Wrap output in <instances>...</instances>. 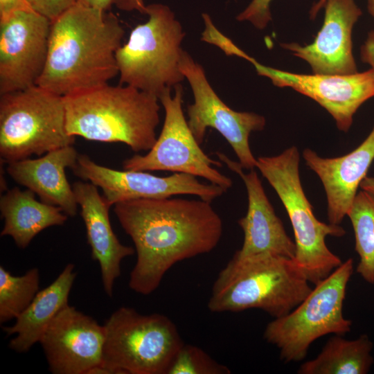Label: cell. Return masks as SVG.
Returning a JSON list of instances; mask_svg holds the SVG:
<instances>
[{"label": "cell", "mask_w": 374, "mask_h": 374, "mask_svg": "<svg viewBox=\"0 0 374 374\" xmlns=\"http://www.w3.org/2000/svg\"><path fill=\"white\" fill-rule=\"evenodd\" d=\"M114 206L135 247L136 262L129 287L140 294L157 290L177 262L213 250L222 237L220 216L202 199L142 198Z\"/></svg>", "instance_id": "1"}, {"label": "cell", "mask_w": 374, "mask_h": 374, "mask_svg": "<svg viewBox=\"0 0 374 374\" xmlns=\"http://www.w3.org/2000/svg\"><path fill=\"white\" fill-rule=\"evenodd\" d=\"M124 33L112 13L77 2L51 21L37 85L65 96L107 84L118 74L116 53Z\"/></svg>", "instance_id": "2"}, {"label": "cell", "mask_w": 374, "mask_h": 374, "mask_svg": "<svg viewBox=\"0 0 374 374\" xmlns=\"http://www.w3.org/2000/svg\"><path fill=\"white\" fill-rule=\"evenodd\" d=\"M69 135L149 151L157 141L159 98L126 84H107L63 96Z\"/></svg>", "instance_id": "3"}, {"label": "cell", "mask_w": 374, "mask_h": 374, "mask_svg": "<svg viewBox=\"0 0 374 374\" xmlns=\"http://www.w3.org/2000/svg\"><path fill=\"white\" fill-rule=\"evenodd\" d=\"M294 259L275 256H233L219 272L208 302L213 312L257 308L274 318L286 315L312 291Z\"/></svg>", "instance_id": "4"}, {"label": "cell", "mask_w": 374, "mask_h": 374, "mask_svg": "<svg viewBox=\"0 0 374 374\" xmlns=\"http://www.w3.org/2000/svg\"><path fill=\"white\" fill-rule=\"evenodd\" d=\"M256 159V168L276 190L290 217L296 247L294 260L310 283L316 285L342 263L328 248L326 236L341 237L346 231L339 224L319 221L314 215L301 186L296 147Z\"/></svg>", "instance_id": "5"}, {"label": "cell", "mask_w": 374, "mask_h": 374, "mask_svg": "<svg viewBox=\"0 0 374 374\" xmlns=\"http://www.w3.org/2000/svg\"><path fill=\"white\" fill-rule=\"evenodd\" d=\"M148 20L136 26L116 53L119 84L134 87L158 98L185 78L179 67L185 36L169 7L146 6Z\"/></svg>", "instance_id": "6"}, {"label": "cell", "mask_w": 374, "mask_h": 374, "mask_svg": "<svg viewBox=\"0 0 374 374\" xmlns=\"http://www.w3.org/2000/svg\"><path fill=\"white\" fill-rule=\"evenodd\" d=\"M103 327L101 365L110 373L167 374L184 344L175 324L161 314L122 306Z\"/></svg>", "instance_id": "7"}, {"label": "cell", "mask_w": 374, "mask_h": 374, "mask_svg": "<svg viewBox=\"0 0 374 374\" xmlns=\"http://www.w3.org/2000/svg\"><path fill=\"white\" fill-rule=\"evenodd\" d=\"M63 96L38 85L1 94L0 154L3 161L27 159L72 145Z\"/></svg>", "instance_id": "8"}, {"label": "cell", "mask_w": 374, "mask_h": 374, "mask_svg": "<svg viewBox=\"0 0 374 374\" xmlns=\"http://www.w3.org/2000/svg\"><path fill=\"white\" fill-rule=\"evenodd\" d=\"M353 271V260L349 258L316 284L290 312L267 325L264 339L278 348L282 361H301L317 339L350 331L352 321L344 318L343 305Z\"/></svg>", "instance_id": "9"}, {"label": "cell", "mask_w": 374, "mask_h": 374, "mask_svg": "<svg viewBox=\"0 0 374 374\" xmlns=\"http://www.w3.org/2000/svg\"><path fill=\"white\" fill-rule=\"evenodd\" d=\"M166 89L159 100L165 109V120L159 136L145 155L135 154L123 163L124 170H159L186 173L204 178L227 190L231 179L213 166L221 163L211 159L200 148L190 131L183 109V87L179 84Z\"/></svg>", "instance_id": "10"}, {"label": "cell", "mask_w": 374, "mask_h": 374, "mask_svg": "<svg viewBox=\"0 0 374 374\" xmlns=\"http://www.w3.org/2000/svg\"><path fill=\"white\" fill-rule=\"evenodd\" d=\"M179 67L190 85L194 103L188 106V125L197 143L201 145L206 129L216 130L233 148L243 168H256L257 159L249 146L252 132L264 129V116L253 112H236L228 107L209 84L203 67L185 51Z\"/></svg>", "instance_id": "11"}, {"label": "cell", "mask_w": 374, "mask_h": 374, "mask_svg": "<svg viewBox=\"0 0 374 374\" xmlns=\"http://www.w3.org/2000/svg\"><path fill=\"white\" fill-rule=\"evenodd\" d=\"M51 26L33 10L0 21V95L37 85L47 60Z\"/></svg>", "instance_id": "12"}, {"label": "cell", "mask_w": 374, "mask_h": 374, "mask_svg": "<svg viewBox=\"0 0 374 374\" xmlns=\"http://www.w3.org/2000/svg\"><path fill=\"white\" fill-rule=\"evenodd\" d=\"M71 169L75 176L100 187L111 206L123 201L177 195H196L211 202L226 191L217 185L202 183L197 177L186 173L159 177L144 171L112 169L95 163L87 154H78Z\"/></svg>", "instance_id": "13"}, {"label": "cell", "mask_w": 374, "mask_h": 374, "mask_svg": "<svg viewBox=\"0 0 374 374\" xmlns=\"http://www.w3.org/2000/svg\"><path fill=\"white\" fill-rule=\"evenodd\" d=\"M257 73L278 87H290L313 99L335 120L337 127L347 132L358 108L374 96V69L350 75L299 74L265 66L254 58Z\"/></svg>", "instance_id": "14"}, {"label": "cell", "mask_w": 374, "mask_h": 374, "mask_svg": "<svg viewBox=\"0 0 374 374\" xmlns=\"http://www.w3.org/2000/svg\"><path fill=\"white\" fill-rule=\"evenodd\" d=\"M103 326L69 304L53 318L39 343L53 374H89L102 363Z\"/></svg>", "instance_id": "15"}, {"label": "cell", "mask_w": 374, "mask_h": 374, "mask_svg": "<svg viewBox=\"0 0 374 374\" xmlns=\"http://www.w3.org/2000/svg\"><path fill=\"white\" fill-rule=\"evenodd\" d=\"M324 21L312 43L281 46L306 61L314 74L350 75L357 72L353 55L352 30L362 15L354 0H326Z\"/></svg>", "instance_id": "16"}, {"label": "cell", "mask_w": 374, "mask_h": 374, "mask_svg": "<svg viewBox=\"0 0 374 374\" xmlns=\"http://www.w3.org/2000/svg\"><path fill=\"white\" fill-rule=\"evenodd\" d=\"M218 159L244 183L248 197L247 212L238 220L244 232V241L235 256L248 257L258 255H275L295 258L296 244L287 235L283 224L275 213L254 169L245 173L238 161L217 152Z\"/></svg>", "instance_id": "17"}, {"label": "cell", "mask_w": 374, "mask_h": 374, "mask_svg": "<svg viewBox=\"0 0 374 374\" xmlns=\"http://www.w3.org/2000/svg\"><path fill=\"white\" fill-rule=\"evenodd\" d=\"M303 157L323 185L329 222L339 224L347 215L357 188L374 159V127L361 145L346 155L323 158L306 148Z\"/></svg>", "instance_id": "18"}, {"label": "cell", "mask_w": 374, "mask_h": 374, "mask_svg": "<svg viewBox=\"0 0 374 374\" xmlns=\"http://www.w3.org/2000/svg\"><path fill=\"white\" fill-rule=\"evenodd\" d=\"M72 188L80 206L91 257L98 262L104 290L112 296L114 283L121 276V261L133 255L135 250L118 240L110 223L111 206L100 195L96 186L91 182L77 181Z\"/></svg>", "instance_id": "19"}, {"label": "cell", "mask_w": 374, "mask_h": 374, "mask_svg": "<svg viewBox=\"0 0 374 374\" xmlns=\"http://www.w3.org/2000/svg\"><path fill=\"white\" fill-rule=\"evenodd\" d=\"M78 154L72 145H69L38 159L8 163L7 172L16 182L37 195L42 202L58 206L66 215L73 217L78 204L65 169L71 168Z\"/></svg>", "instance_id": "20"}, {"label": "cell", "mask_w": 374, "mask_h": 374, "mask_svg": "<svg viewBox=\"0 0 374 374\" xmlns=\"http://www.w3.org/2000/svg\"><path fill=\"white\" fill-rule=\"evenodd\" d=\"M74 265L69 263L48 286L39 291L29 305L11 326L3 327L7 336L15 335L9 342L10 349L26 353L39 342L44 332L64 306L76 277Z\"/></svg>", "instance_id": "21"}, {"label": "cell", "mask_w": 374, "mask_h": 374, "mask_svg": "<svg viewBox=\"0 0 374 374\" xmlns=\"http://www.w3.org/2000/svg\"><path fill=\"white\" fill-rule=\"evenodd\" d=\"M30 189L12 188L0 199V211L4 220L1 236H10L16 245L25 249L44 229L64 224L68 215L56 206L38 202Z\"/></svg>", "instance_id": "22"}, {"label": "cell", "mask_w": 374, "mask_h": 374, "mask_svg": "<svg viewBox=\"0 0 374 374\" xmlns=\"http://www.w3.org/2000/svg\"><path fill=\"white\" fill-rule=\"evenodd\" d=\"M335 335L331 337L314 359L303 363L299 374H366L373 357V343L364 334L353 340Z\"/></svg>", "instance_id": "23"}, {"label": "cell", "mask_w": 374, "mask_h": 374, "mask_svg": "<svg viewBox=\"0 0 374 374\" xmlns=\"http://www.w3.org/2000/svg\"><path fill=\"white\" fill-rule=\"evenodd\" d=\"M352 222L355 250L359 257L357 272L367 283H374V195L357 193L347 214Z\"/></svg>", "instance_id": "24"}, {"label": "cell", "mask_w": 374, "mask_h": 374, "mask_svg": "<svg viewBox=\"0 0 374 374\" xmlns=\"http://www.w3.org/2000/svg\"><path fill=\"white\" fill-rule=\"evenodd\" d=\"M37 268L22 276H13L0 267V323L16 319L31 303L39 292Z\"/></svg>", "instance_id": "25"}, {"label": "cell", "mask_w": 374, "mask_h": 374, "mask_svg": "<svg viewBox=\"0 0 374 374\" xmlns=\"http://www.w3.org/2000/svg\"><path fill=\"white\" fill-rule=\"evenodd\" d=\"M229 368L219 364L200 348L184 344L172 360L167 374H229Z\"/></svg>", "instance_id": "26"}, {"label": "cell", "mask_w": 374, "mask_h": 374, "mask_svg": "<svg viewBox=\"0 0 374 374\" xmlns=\"http://www.w3.org/2000/svg\"><path fill=\"white\" fill-rule=\"evenodd\" d=\"M272 0H252L249 5L241 12L237 19L248 21L258 29L265 28L271 19L270 3Z\"/></svg>", "instance_id": "27"}, {"label": "cell", "mask_w": 374, "mask_h": 374, "mask_svg": "<svg viewBox=\"0 0 374 374\" xmlns=\"http://www.w3.org/2000/svg\"><path fill=\"white\" fill-rule=\"evenodd\" d=\"M32 10L54 21L77 3V0H27Z\"/></svg>", "instance_id": "28"}, {"label": "cell", "mask_w": 374, "mask_h": 374, "mask_svg": "<svg viewBox=\"0 0 374 374\" xmlns=\"http://www.w3.org/2000/svg\"><path fill=\"white\" fill-rule=\"evenodd\" d=\"M32 10L27 0H0V21L19 10Z\"/></svg>", "instance_id": "29"}, {"label": "cell", "mask_w": 374, "mask_h": 374, "mask_svg": "<svg viewBox=\"0 0 374 374\" xmlns=\"http://www.w3.org/2000/svg\"><path fill=\"white\" fill-rule=\"evenodd\" d=\"M360 56L364 62L374 69V30L368 33L364 44L361 46Z\"/></svg>", "instance_id": "30"}, {"label": "cell", "mask_w": 374, "mask_h": 374, "mask_svg": "<svg viewBox=\"0 0 374 374\" xmlns=\"http://www.w3.org/2000/svg\"><path fill=\"white\" fill-rule=\"evenodd\" d=\"M114 4L123 10H137L142 14H145L146 6L143 0H115Z\"/></svg>", "instance_id": "31"}, {"label": "cell", "mask_w": 374, "mask_h": 374, "mask_svg": "<svg viewBox=\"0 0 374 374\" xmlns=\"http://www.w3.org/2000/svg\"><path fill=\"white\" fill-rule=\"evenodd\" d=\"M115 0H77L78 3L84 6L98 8L104 11H107Z\"/></svg>", "instance_id": "32"}, {"label": "cell", "mask_w": 374, "mask_h": 374, "mask_svg": "<svg viewBox=\"0 0 374 374\" xmlns=\"http://www.w3.org/2000/svg\"><path fill=\"white\" fill-rule=\"evenodd\" d=\"M359 187L374 195V177H366L361 182Z\"/></svg>", "instance_id": "33"}, {"label": "cell", "mask_w": 374, "mask_h": 374, "mask_svg": "<svg viewBox=\"0 0 374 374\" xmlns=\"http://www.w3.org/2000/svg\"><path fill=\"white\" fill-rule=\"evenodd\" d=\"M326 1V0H319L316 3L312 6L310 11V15L311 19L315 18L320 9L323 8Z\"/></svg>", "instance_id": "34"}, {"label": "cell", "mask_w": 374, "mask_h": 374, "mask_svg": "<svg viewBox=\"0 0 374 374\" xmlns=\"http://www.w3.org/2000/svg\"><path fill=\"white\" fill-rule=\"evenodd\" d=\"M368 10L371 15L374 18V0H368Z\"/></svg>", "instance_id": "35"}]
</instances>
